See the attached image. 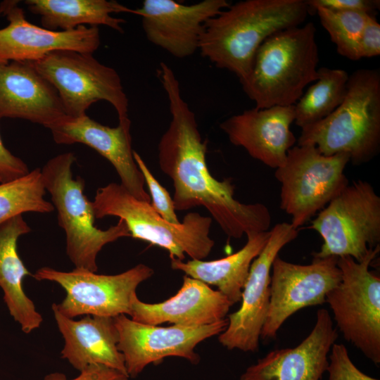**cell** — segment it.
Segmentation results:
<instances>
[{
    "label": "cell",
    "instance_id": "d6986e66",
    "mask_svg": "<svg viewBox=\"0 0 380 380\" xmlns=\"http://www.w3.org/2000/svg\"><path fill=\"white\" fill-rule=\"evenodd\" d=\"M294 105L245 110L220 124L234 146L243 148L252 158L277 169L281 166L296 138L290 129L294 122Z\"/></svg>",
    "mask_w": 380,
    "mask_h": 380
},
{
    "label": "cell",
    "instance_id": "52a82bcc",
    "mask_svg": "<svg viewBox=\"0 0 380 380\" xmlns=\"http://www.w3.org/2000/svg\"><path fill=\"white\" fill-rule=\"evenodd\" d=\"M311 223L324 241L313 258L350 256L361 262L379 245L380 197L368 182L353 181Z\"/></svg>",
    "mask_w": 380,
    "mask_h": 380
},
{
    "label": "cell",
    "instance_id": "30bf717a",
    "mask_svg": "<svg viewBox=\"0 0 380 380\" xmlns=\"http://www.w3.org/2000/svg\"><path fill=\"white\" fill-rule=\"evenodd\" d=\"M33 63L57 91L68 117L87 115L93 103L103 100L113 106L119 120L128 118L129 101L119 74L92 53L54 51Z\"/></svg>",
    "mask_w": 380,
    "mask_h": 380
},
{
    "label": "cell",
    "instance_id": "603a6c76",
    "mask_svg": "<svg viewBox=\"0 0 380 380\" xmlns=\"http://www.w3.org/2000/svg\"><path fill=\"white\" fill-rule=\"evenodd\" d=\"M30 232L22 215L0 225V288L10 315L25 334L37 329L43 322L42 315L23 288L24 278L33 274L25 266L17 250L19 237Z\"/></svg>",
    "mask_w": 380,
    "mask_h": 380
},
{
    "label": "cell",
    "instance_id": "3957f363",
    "mask_svg": "<svg viewBox=\"0 0 380 380\" xmlns=\"http://www.w3.org/2000/svg\"><path fill=\"white\" fill-rule=\"evenodd\" d=\"M316 28L311 22L279 31L256 51L249 75L239 80L257 108L293 106L318 79Z\"/></svg>",
    "mask_w": 380,
    "mask_h": 380
},
{
    "label": "cell",
    "instance_id": "7a4b0ae2",
    "mask_svg": "<svg viewBox=\"0 0 380 380\" xmlns=\"http://www.w3.org/2000/svg\"><path fill=\"white\" fill-rule=\"evenodd\" d=\"M307 0H245L231 4L205 24L199 49L216 67L241 80L251 71L257 50L271 35L302 25Z\"/></svg>",
    "mask_w": 380,
    "mask_h": 380
},
{
    "label": "cell",
    "instance_id": "83f0119b",
    "mask_svg": "<svg viewBox=\"0 0 380 380\" xmlns=\"http://www.w3.org/2000/svg\"><path fill=\"white\" fill-rule=\"evenodd\" d=\"M308 2V1H307ZM310 13H317L328 32L337 52L348 59L357 61V46L369 14L326 8L308 3Z\"/></svg>",
    "mask_w": 380,
    "mask_h": 380
},
{
    "label": "cell",
    "instance_id": "6da1fadb",
    "mask_svg": "<svg viewBox=\"0 0 380 380\" xmlns=\"http://www.w3.org/2000/svg\"><path fill=\"white\" fill-rule=\"evenodd\" d=\"M157 73L171 115L158 143V163L172 182L175 210L203 207L230 238L269 231L272 217L264 204L239 202L234 197L231 178L219 181L210 174L206 162L207 143L202 139L194 113L182 96L172 69L161 62Z\"/></svg>",
    "mask_w": 380,
    "mask_h": 380
},
{
    "label": "cell",
    "instance_id": "ffe728a7",
    "mask_svg": "<svg viewBox=\"0 0 380 380\" xmlns=\"http://www.w3.org/2000/svg\"><path fill=\"white\" fill-rule=\"evenodd\" d=\"M337 337L329 312L320 309L312 330L299 345L269 352L249 366L240 380H320Z\"/></svg>",
    "mask_w": 380,
    "mask_h": 380
},
{
    "label": "cell",
    "instance_id": "1f68e13d",
    "mask_svg": "<svg viewBox=\"0 0 380 380\" xmlns=\"http://www.w3.org/2000/svg\"><path fill=\"white\" fill-rule=\"evenodd\" d=\"M380 54V24L376 15H370L365 25L357 46L358 59Z\"/></svg>",
    "mask_w": 380,
    "mask_h": 380
},
{
    "label": "cell",
    "instance_id": "484cf974",
    "mask_svg": "<svg viewBox=\"0 0 380 380\" xmlns=\"http://www.w3.org/2000/svg\"><path fill=\"white\" fill-rule=\"evenodd\" d=\"M318 79L294 105V122L301 129L331 115L346 94L348 72L342 69L318 68Z\"/></svg>",
    "mask_w": 380,
    "mask_h": 380
},
{
    "label": "cell",
    "instance_id": "9a60e30c",
    "mask_svg": "<svg viewBox=\"0 0 380 380\" xmlns=\"http://www.w3.org/2000/svg\"><path fill=\"white\" fill-rule=\"evenodd\" d=\"M230 5L227 0H203L191 5L174 0H144L131 13L141 18L151 43L184 58L198 50L207 22Z\"/></svg>",
    "mask_w": 380,
    "mask_h": 380
},
{
    "label": "cell",
    "instance_id": "8992f818",
    "mask_svg": "<svg viewBox=\"0 0 380 380\" xmlns=\"http://www.w3.org/2000/svg\"><path fill=\"white\" fill-rule=\"evenodd\" d=\"M75 160L71 152L57 155L46 163L41 172L45 189L57 210L58 225L65 234L67 255L75 268L96 272V258L103 247L130 236V233L121 219L106 230L94 226L93 203L84 194V180L72 176Z\"/></svg>",
    "mask_w": 380,
    "mask_h": 380
},
{
    "label": "cell",
    "instance_id": "ba28073f",
    "mask_svg": "<svg viewBox=\"0 0 380 380\" xmlns=\"http://www.w3.org/2000/svg\"><path fill=\"white\" fill-rule=\"evenodd\" d=\"M379 251V245L361 262L338 257L341 279L326 296L343 338L376 365L380 362V278L369 267Z\"/></svg>",
    "mask_w": 380,
    "mask_h": 380
},
{
    "label": "cell",
    "instance_id": "ac0fdd59",
    "mask_svg": "<svg viewBox=\"0 0 380 380\" xmlns=\"http://www.w3.org/2000/svg\"><path fill=\"white\" fill-rule=\"evenodd\" d=\"M68 117L57 91L33 61L0 63V120L20 118L50 129Z\"/></svg>",
    "mask_w": 380,
    "mask_h": 380
},
{
    "label": "cell",
    "instance_id": "4dcf8cb0",
    "mask_svg": "<svg viewBox=\"0 0 380 380\" xmlns=\"http://www.w3.org/2000/svg\"><path fill=\"white\" fill-rule=\"evenodd\" d=\"M129 376L120 371L103 365H89L80 372L75 378L68 379L61 372H52L44 376L43 380H129Z\"/></svg>",
    "mask_w": 380,
    "mask_h": 380
},
{
    "label": "cell",
    "instance_id": "cb8c5ba5",
    "mask_svg": "<svg viewBox=\"0 0 380 380\" xmlns=\"http://www.w3.org/2000/svg\"><path fill=\"white\" fill-rule=\"evenodd\" d=\"M244 246L232 255L215 260L171 259V267L208 285H213L233 305L241 299L250 267L266 245L270 230L246 235Z\"/></svg>",
    "mask_w": 380,
    "mask_h": 380
},
{
    "label": "cell",
    "instance_id": "f546056e",
    "mask_svg": "<svg viewBox=\"0 0 380 380\" xmlns=\"http://www.w3.org/2000/svg\"><path fill=\"white\" fill-rule=\"evenodd\" d=\"M329 358V380H379L361 372L353 363L343 344L334 343Z\"/></svg>",
    "mask_w": 380,
    "mask_h": 380
},
{
    "label": "cell",
    "instance_id": "277c9868",
    "mask_svg": "<svg viewBox=\"0 0 380 380\" xmlns=\"http://www.w3.org/2000/svg\"><path fill=\"white\" fill-rule=\"evenodd\" d=\"M298 146L312 145L324 156L343 153L350 162L370 161L380 148V72L349 75L341 104L328 117L301 129Z\"/></svg>",
    "mask_w": 380,
    "mask_h": 380
},
{
    "label": "cell",
    "instance_id": "f1b7e54d",
    "mask_svg": "<svg viewBox=\"0 0 380 380\" xmlns=\"http://www.w3.org/2000/svg\"><path fill=\"white\" fill-rule=\"evenodd\" d=\"M133 155L150 192L151 204L153 209L168 222L175 224L180 223L169 192L156 179L141 156L135 151Z\"/></svg>",
    "mask_w": 380,
    "mask_h": 380
},
{
    "label": "cell",
    "instance_id": "d4e9b609",
    "mask_svg": "<svg viewBox=\"0 0 380 380\" xmlns=\"http://www.w3.org/2000/svg\"><path fill=\"white\" fill-rule=\"evenodd\" d=\"M27 9L40 16L42 27L68 31L80 26L105 25L122 33L125 19L113 13H132L131 8L113 0H27Z\"/></svg>",
    "mask_w": 380,
    "mask_h": 380
},
{
    "label": "cell",
    "instance_id": "d6a6232c",
    "mask_svg": "<svg viewBox=\"0 0 380 380\" xmlns=\"http://www.w3.org/2000/svg\"><path fill=\"white\" fill-rule=\"evenodd\" d=\"M27 164L7 149L0 135V183H6L29 172Z\"/></svg>",
    "mask_w": 380,
    "mask_h": 380
},
{
    "label": "cell",
    "instance_id": "2e32d148",
    "mask_svg": "<svg viewBox=\"0 0 380 380\" xmlns=\"http://www.w3.org/2000/svg\"><path fill=\"white\" fill-rule=\"evenodd\" d=\"M19 1L0 4V15L8 24L0 29V63L36 61L58 50L93 53L101 44L98 27L80 26L68 31H53L30 23Z\"/></svg>",
    "mask_w": 380,
    "mask_h": 380
},
{
    "label": "cell",
    "instance_id": "5b68a950",
    "mask_svg": "<svg viewBox=\"0 0 380 380\" xmlns=\"http://www.w3.org/2000/svg\"><path fill=\"white\" fill-rule=\"evenodd\" d=\"M95 218L118 217L125 221L130 236L168 251L171 259L203 260L215 242L210 236L213 219L189 213L179 224L164 220L151 203L133 196L122 185L109 183L97 189L92 201Z\"/></svg>",
    "mask_w": 380,
    "mask_h": 380
},
{
    "label": "cell",
    "instance_id": "4fadbf2b",
    "mask_svg": "<svg viewBox=\"0 0 380 380\" xmlns=\"http://www.w3.org/2000/svg\"><path fill=\"white\" fill-rule=\"evenodd\" d=\"M118 332V347L122 353L127 374L135 378L151 363L166 357L184 358L194 365L200 361L196 346L203 341L220 334L227 327L224 319L198 327L175 325L162 327L137 322L125 315L114 317Z\"/></svg>",
    "mask_w": 380,
    "mask_h": 380
},
{
    "label": "cell",
    "instance_id": "9c48e42d",
    "mask_svg": "<svg viewBox=\"0 0 380 380\" xmlns=\"http://www.w3.org/2000/svg\"><path fill=\"white\" fill-rule=\"evenodd\" d=\"M350 162L343 153L324 156L312 145L294 146L274 176L281 184L280 208L298 229L322 210L348 184Z\"/></svg>",
    "mask_w": 380,
    "mask_h": 380
},
{
    "label": "cell",
    "instance_id": "7402d4cb",
    "mask_svg": "<svg viewBox=\"0 0 380 380\" xmlns=\"http://www.w3.org/2000/svg\"><path fill=\"white\" fill-rule=\"evenodd\" d=\"M51 309L64 341L63 359L80 372L89 365L99 364L127 374L123 355L118 347L114 317L87 315L75 320L61 313L55 303Z\"/></svg>",
    "mask_w": 380,
    "mask_h": 380
},
{
    "label": "cell",
    "instance_id": "44dd1931",
    "mask_svg": "<svg viewBox=\"0 0 380 380\" xmlns=\"http://www.w3.org/2000/svg\"><path fill=\"white\" fill-rule=\"evenodd\" d=\"M232 305L218 290L185 275L177 293L165 301L147 303L139 300L137 293L133 295L129 316L134 321L148 325L170 322L198 327L224 319Z\"/></svg>",
    "mask_w": 380,
    "mask_h": 380
},
{
    "label": "cell",
    "instance_id": "5bb4252c",
    "mask_svg": "<svg viewBox=\"0 0 380 380\" xmlns=\"http://www.w3.org/2000/svg\"><path fill=\"white\" fill-rule=\"evenodd\" d=\"M298 235L291 223L280 222L270 230L268 241L254 259L242 290L239 309L228 317L226 329L219 342L229 350L244 352L258 350L270 296V271L279 252Z\"/></svg>",
    "mask_w": 380,
    "mask_h": 380
},
{
    "label": "cell",
    "instance_id": "836d02e7",
    "mask_svg": "<svg viewBox=\"0 0 380 380\" xmlns=\"http://www.w3.org/2000/svg\"><path fill=\"white\" fill-rule=\"evenodd\" d=\"M310 5L337 11H350L376 15L380 7L379 0H307Z\"/></svg>",
    "mask_w": 380,
    "mask_h": 380
},
{
    "label": "cell",
    "instance_id": "8fae6325",
    "mask_svg": "<svg viewBox=\"0 0 380 380\" xmlns=\"http://www.w3.org/2000/svg\"><path fill=\"white\" fill-rule=\"evenodd\" d=\"M153 274L151 267L140 263L117 274H100L75 267L64 272L43 267L32 277L38 281L55 282L64 289L63 300L55 305L63 315L74 319L81 315H129L131 299L138 286Z\"/></svg>",
    "mask_w": 380,
    "mask_h": 380
},
{
    "label": "cell",
    "instance_id": "7c38bea8",
    "mask_svg": "<svg viewBox=\"0 0 380 380\" xmlns=\"http://www.w3.org/2000/svg\"><path fill=\"white\" fill-rule=\"evenodd\" d=\"M338 258H313L309 265L274 259L268 310L260 337L272 339L284 322L298 310L322 305L327 293L341 281Z\"/></svg>",
    "mask_w": 380,
    "mask_h": 380
},
{
    "label": "cell",
    "instance_id": "e0dca14e",
    "mask_svg": "<svg viewBox=\"0 0 380 380\" xmlns=\"http://www.w3.org/2000/svg\"><path fill=\"white\" fill-rule=\"evenodd\" d=\"M130 127L129 118L110 127L84 115L68 117L50 130L58 144L80 143L97 151L113 166L121 185L137 199L151 203L144 177L134 158Z\"/></svg>",
    "mask_w": 380,
    "mask_h": 380
},
{
    "label": "cell",
    "instance_id": "4316f807",
    "mask_svg": "<svg viewBox=\"0 0 380 380\" xmlns=\"http://www.w3.org/2000/svg\"><path fill=\"white\" fill-rule=\"evenodd\" d=\"M45 193L40 168L16 179L0 183V225L24 213H51L55 208L44 198Z\"/></svg>",
    "mask_w": 380,
    "mask_h": 380
}]
</instances>
